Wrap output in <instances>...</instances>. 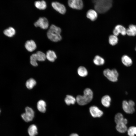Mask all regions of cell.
Segmentation results:
<instances>
[{
	"mask_svg": "<svg viewBox=\"0 0 136 136\" xmlns=\"http://www.w3.org/2000/svg\"><path fill=\"white\" fill-rule=\"evenodd\" d=\"M94 8L96 12L100 13H105L111 8L112 0H92Z\"/></svg>",
	"mask_w": 136,
	"mask_h": 136,
	"instance_id": "cell-1",
	"label": "cell"
},
{
	"mask_svg": "<svg viewBox=\"0 0 136 136\" xmlns=\"http://www.w3.org/2000/svg\"><path fill=\"white\" fill-rule=\"evenodd\" d=\"M93 96L92 90L89 88H87L84 90L83 95H79L77 96L76 98V102L79 105H85L91 101Z\"/></svg>",
	"mask_w": 136,
	"mask_h": 136,
	"instance_id": "cell-2",
	"label": "cell"
},
{
	"mask_svg": "<svg viewBox=\"0 0 136 136\" xmlns=\"http://www.w3.org/2000/svg\"><path fill=\"white\" fill-rule=\"evenodd\" d=\"M61 31V29L53 24L50 27L47 33L48 38L51 41L55 42L61 40L62 37L60 34Z\"/></svg>",
	"mask_w": 136,
	"mask_h": 136,
	"instance_id": "cell-3",
	"label": "cell"
},
{
	"mask_svg": "<svg viewBox=\"0 0 136 136\" xmlns=\"http://www.w3.org/2000/svg\"><path fill=\"white\" fill-rule=\"evenodd\" d=\"M103 74L111 82H115L118 80L119 74L115 69L112 70L106 69L104 70Z\"/></svg>",
	"mask_w": 136,
	"mask_h": 136,
	"instance_id": "cell-4",
	"label": "cell"
},
{
	"mask_svg": "<svg viewBox=\"0 0 136 136\" xmlns=\"http://www.w3.org/2000/svg\"><path fill=\"white\" fill-rule=\"evenodd\" d=\"M25 112L22 114L21 116L23 120L28 122L32 121L34 116V112L33 109L29 107L25 108Z\"/></svg>",
	"mask_w": 136,
	"mask_h": 136,
	"instance_id": "cell-5",
	"label": "cell"
},
{
	"mask_svg": "<svg viewBox=\"0 0 136 136\" xmlns=\"http://www.w3.org/2000/svg\"><path fill=\"white\" fill-rule=\"evenodd\" d=\"M34 25L36 27H39L42 29H46L49 27V22L45 17H41L34 23Z\"/></svg>",
	"mask_w": 136,
	"mask_h": 136,
	"instance_id": "cell-6",
	"label": "cell"
},
{
	"mask_svg": "<svg viewBox=\"0 0 136 136\" xmlns=\"http://www.w3.org/2000/svg\"><path fill=\"white\" fill-rule=\"evenodd\" d=\"M68 3L70 7L74 9L81 10L83 7L82 0H68Z\"/></svg>",
	"mask_w": 136,
	"mask_h": 136,
	"instance_id": "cell-7",
	"label": "cell"
},
{
	"mask_svg": "<svg viewBox=\"0 0 136 136\" xmlns=\"http://www.w3.org/2000/svg\"><path fill=\"white\" fill-rule=\"evenodd\" d=\"M134 107L126 100H124L122 102V109L127 114H131L134 112L135 109Z\"/></svg>",
	"mask_w": 136,
	"mask_h": 136,
	"instance_id": "cell-8",
	"label": "cell"
},
{
	"mask_svg": "<svg viewBox=\"0 0 136 136\" xmlns=\"http://www.w3.org/2000/svg\"><path fill=\"white\" fill-rule=\"evenodd\" d=\"M89 110L91 115L94 118L100 117L103 114V112L95 106H93L90 107Z\"/></svg>",
	"mask_w": 136,
	"mask_h": 136,
	"instance_id": "cell-9",
	"label": "cell"
},
{
	"mask_svg": "<svg viewBox=\"0 0 136 136\" xmlns=\"http://www.w3.org/2000/svg\"><path fill=\"white\" fill-rule=\"evenodd\" d=\"M53 8L56 11L62 14H65L66 9L64 5L57 2H54L52 3Z\"/></svg>",
	"mask_w": 136,
	"mask_h": 136,
	"instance_id": "cell-10",
	"label": "cell"
},
{
	"mask_svg": "<svg viewBox=\"0 0 136 136\" xmlns=\"http://www.w3.org/2000/svg\"><path fill=\"white\" fill-rule=\"evenodd\" d=\"M114 35L118 36L120 33L123 36L126 34V29L123 26L120 25H117L113 31Z\"/></svg>",
	"mask_w": 136,
	"mask_h": 136,
	"instance_id": "cell-11",
	"label": "cell"
},
{
	"mask_svg": "<svg viewBox=\"0 0 136 136\" xmlns=\"http://www.w3.org/2000/svg\"><path fill=\"white\" fill-rule=\"evenodd\" d=\"M25 48L28 51L32 52L35 50L37 48L36 44L32 40L26 41L25 45Z\"/></svg>",
	"mask_w": 136,
	"mask_h": 136,
	"instance_id": "cell-12",
	"label": "cell"
},
{
	"mask_svg": "<svg viewBox=\"0 0 136 136\" xmlns=\"http://www.w3.org/2000/svg\"><path fill=\"white\" fill-rule=\"evenodd\" d=\"M97 12L95 10L90 9L86 13L87 17L91 21H94L97 18Z\"/></svg>",
	"mask_w": 136,
	"mask_h": 136,
	"instance_id": "cell-13",
	"label": "cell"
},
{
	"mask_svg": "<svg viewBox=\"0 0 136 136\" xmlns=\"http://www.w3.org/2000/svg\"><path fill=\"white\" fill-rule=\"evenodd\" d=\"M126 34L129 36H134L136 35V25L130 24L126 29Z\"/></svg>",
	"mask_w": 136,
	"mask_h": 136,
	"instance_id": "cell-14",
	"label": "cell"
},
{
	"mask_svg": "<svg viewBox=\"0 0 136 136\" xmlns=\"http://www.w3.org/2000/svg\"><path fill=\"white\" fill-rule=\"evenodd\" d=\"M46 58L49 61L53 62L56 59L57 57L55 52L51 50L47 51L46 54Z\"/></svg>",
	"mask_w": 136,
	"mask_h": 136,
	"instance_id": "cell-15",
	"label": "cell"
},
{
	"mask_svg": "<svg viewBox=\"0 0 136 136\" xmlns=\"http://www.w3.org/2000/svg\"><path fill=\"white\" fill-rule=\"evenodd\" d=\"M111 98L108 95L103 96L101 98V102L102 105L106 107H108L110 106Z\"/></svg>",
	"mask_w": 136,
	"mask_h": 136,
	"instance_id": "cell-16",
	"label": "cell"
},
{
	"mask_svg": "<svg viewBox=\"0 0 136 136\" xmlns=\"http://www.w3.org/2000/svg\"><path fill=\"white\" fill-rule=\"evenodd\" d=\"M121 59L122 63L126 66H130L132 64V61L131 59L127 55H123Z\"/></svg>",
	"mask_w": 136,
	"mask_h": 136,
	"instance_id": "cell-17",
	"label": "cell"
},
{
	"mask_svg": "<svg viewBox=\"0 0 136 136\" xmlns=\"http://www.w3.org/2000/svg\"><path fill=\"white\" fill-rule=\"evenodd\" d=\"M46 104L43 100H39L37 104V108L38 110L40 112L44 113L46 111Z\"/></svg>",
	"mask_w": 136,
	"mask_h": 136,
	"instance_id": "cell-18",
	"label": "cell"
},
{
	"mask_svg": "<svg viewBox=\"0 0 136 136\" xmlns=\"http://www.w3.org/2000/svg\"><path fill=\"white\" fill-rule=\"evenodd\" d=\"M28 134L30 136H35L38 133V129L35 124L30 125L28 129Z\"/></svg>",
	"mask_w": 136,
	"mask_h": 136,
	"instance_id": "cell-19",
	"label": "cell"
},
{
	"mask_svg": "<svg viewBox=\"0 0 136 136\" xmlns=\"http://www.w3.org/2000/svg\"><path fill=\"white\" fill-rule=\"evenodd\" d=\"M116 129L118 131L122 133L125 132L128 129L126 125L122 123L116 124Z\"/></svg>",
	"mask_w": 136,
	"mask_h": 136,
	"instance_id": "cell-20",
	"label": "cell"
},
{
	"mask_svg": "<svg viewBox=\"0 0 136 136\" xmlns=\"http://www.w3.org/2000/svg\"><path fill=\"white\" fill-rule=\"evenodd\" d=\"M3 32L4 34L7 36L11 37L15 35L16 31L12 27H10L5 30Z\"/></svg>",
	"mask_w": 136,
	"mask_h": 136,
	"instance_id": "cell-21",
	"label": "cell"
},
{
	"mask_svg": "<svg viewBox=\"0 0 136 136\" xmlns=\"http://www.w3.org/2000/svg\"><path fill=\"white\" fill-rule=\"evenodd\" d=\"M35 6L38 9L44 10L46 9L47 7V4L46 2L43 0L38 1L35 3Z\"/></svg>",
	"mask_w": 136,
	"mask_h": 136,
	"instance_id": "cell-22",
	"label": "cell"
},
{
	"mask_svg": "<svg viewBox=\"0 0 136 136\" xmlns=\"http://www.w3.org/2000/svg\"><path fill=\"white\" fill-rule=\"evenodd\" d=\"M93 62L97 65H101L104 64L105 62L104 59L98 55L96 56L93 59Z\"/></svg>",
	"mask_w": 136,
	"mask_h": 136,
	"instance_id": "cell-23",
	"label": "cell"
},
{
	"mask_svg": "<svg viewBox=\"0 0 136 136\" xmlns=\"http://www.w3.org/2000/svg\"><path fill=\"white\" fill-rule=\"evenodd\" d=\"M64 101L66 104L68 105L71 104H74L76 101V98L73 96L67 95H66L64 99Z\"/></svg>",
	"mask_w": 136,
	"mask_h": 136,
	"instance_id": "cell-24",
	"label": "cell"
},
{
	"mask_svg": "<svg viewBox=\"0 0 136 136\" xmlns=\"http://www.w3.org/2000/svg\"><path fill=\"white\" fill-rule=\"evenodd\" d=\"M77 72L79 75L81 77H84L86 76L88 74L86 69L84 66H81L77 70Z\"/></svg>",
	"mask_w": 136,
	"mask_h": 136,
	"instance_id": "cell-25",
	"label": "cell"
},
{
	"mask_svg": "<svg viewBox=\"0 0 136 136\" xmlns=\"http://www.w3.org/2000/svg\"><path fill=\"white\" fill-rule=\"evenodd\" d=\"M118 41L117 36L114 35H110L109 37V43L112 45L114 46L116 45L118 43Z\"/></svg>",
	"mask_w": 136,
	"mask_h": 136,
	"instance_id": "cell-26",
	"label": "cell"
},
{
	"mask_svg": "<svg viewBox=\"0 0 136 136\" xmlns=\"http://www.w3.org/2000/svg\"><path fill=\"white\" fill-rule=\"evenodd\" d=\"M36 84V81L33 78H30L26 82V85L27 88L29 89H31Z\"/></svg>",
	"mask_w": 136,
	"mask_h": 136,
	"instance_id": "cell-27",
	"label": "cell"
},
{
	"mask_svg": "<svg viewBox=\"0 0 136 136\" xmlns=\"http://www.w3.org/2000/svg\"><path fill=\"white\" fill-rule=\"evenodd\" d=\"M124 119L123 114L120 113H117L115 115L114 120L116 124L120 123H122Z\"/></svg>",
	"mask_w": 136,
	"mask_h": 136,
	"instance_id": "cell-28",
	"label": "cell"
},
{
	"mask_svg": "<svg viewBox=\"0 0 136 136\" xmlns=\"http://www.w3.org/2000/svg\"><path fill=\"white\" fill-rule=\"evenodd\" d=\"M38 61H44L46 58V54L41 51H38L36 53Z\"/></svg>",
	"mask_w": 136,
	"mask_h": 136,
	"instance_id": "cell-29",
	"label": "cell"
},
{
	"mask_svg": "<svg viewBox=\"0 0 136 136\" xmlns=\"http://www.w3.org/2000/svg\"><path fill=\"white\" fill-rule=\"evenodd\" d=\"M30 63L33 66H37L38 65V64L37 62L38 61L36 53L32 54L30 56Z\"/></svg>",
	"mask_w": 136,
	"mask_h": 136,
	"instance_id": "cell-30",
	"label": "cell"
},
{
	"mask_svg": "<svg viewBox=\"0 0 136 136\" xmlns=\"http://www.w3.org/2000/svg\"><path fill=\"white\" fill-rule=\"evenodd\" d=\"M127 134L129 136H135L136 135V127L131 126L127 129Z\"/></svg>",
	"mask_w": 136,
	"mask_h": 136,
	"instance_id": "cell-31",
	"label": "cell"
},
{
	"mask_svg": "<svg viewBox=\"0 0 136 136\" xmlns=\"http://www.w3.org/2000/svg\"><path fill=\"white\" fill-rule=\"evenodd\" d=\"M70 136H79V135L76 133H73L70 134Z\"/></svg>",
	"mask_w": 136,
	"mask_h": 136,
	"instance_id": "cell-32",
	"label": "cell"
},
{
	"mask_svg": "<svg viewBox=\"0 0 136 136\" xmlns=\"http://www.w3.org/2000/svg\"><path fill=\"white\" fill-rule=\"evenodd\" d=\"M135 51H136V47H135Z\"/></svg>",
	"mask_w": 136,
	"mask_h": 136,
	"instance_id": "cell-33",
	"label": "cell"
},
{
	"mask_svg": "<svg viewBox=\"0 0 136 136\" xmlns=\"http://www.w3.org/2000/svg\"><path fill=\"white\" fill-rule=\"evenodd\" d=\"M0 112H1V111H0Z\"/></svg>",
	"mask_w": 136,
	"mask_h": 136,
	"instance_id": "cell-34",
	"label": "cell"
}]
</instances>
